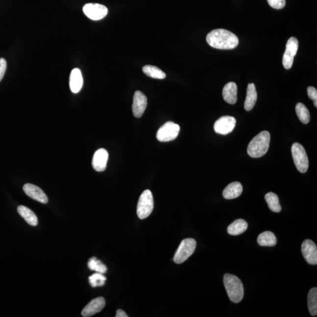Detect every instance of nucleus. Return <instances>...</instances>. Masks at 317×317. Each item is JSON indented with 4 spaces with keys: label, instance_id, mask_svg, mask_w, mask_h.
Listing matches in <instances>:
<instances>
[{
    "label": "nucleus",
    "instance_id": "nucleus-6",
    "mask_svg": "<svg viewBox=\"0 0 317 317\" xmlns=\"http://www.w3.org/2000/svg\"><path fill=\"white\" fill-rule=\"evenodd\" d=\"M291 152L296 167L301 173H306L309 169V161L303 146L300 143H294L292 146Z\"/></svg>",
    "mask_w": 317,
    "mask_h": 317
},
{
    "label": "nucleus",
    "instance_id": "nucleus-31",
    "mask_svg": "<svg viewBox=\"0 0 317 317\" xmlns=\"http://www.w3.org/2000/svg\"><path fill=\"white\" fill-rule=\"evenodd\" d=\"M7 70V62L4 58H0V81L2 79Z\"/></svg>",
    "mask_w": 317,
    "mask_h": 317
},
{
    "label": "nucleus",
    "instance_id": "nucleus-19",
    "mask_svg": "<svg viewBox=\"0 0 317 317\" xmlns=\"http://www.w3.org/2000/svg\"><path fill=\"white\" fill-rule=\"evenodd\" d=\"M257 100V93L255 85L253 83H249L247 89V95L244 103V109L250 111L255 106Z\"/></svg>",
    "mask_w": 317,
    "mask_h": 317
},
{
    "label": "nucleus",
    "instance_id": "nucleus-14",
    "mask_svg": "<svg viewBox=\"0 0 317 317\" xmlns=\"http://www.w3.org/2000/svg\"><path fill=\"white\" fill-rule=\"evenodd\" d=\"M108 157V152L106 149H100L96 151L92 161V166L96 171L103 172L106 169Z\"/></svg>",
    "mask_w": 317,
    "mask_h": 317
},
{
    "label": "nucleus",
    "instance_id": "nucleus-10",
    "mask_svg": "<svg viewBox=\"0 0 317 317\" xmlns=\"http://www.w3.org/2000/svg\"><path fill=\"white\" fill-rule=\"evenodd\" d=\"M236 120L230 116H224L215 122L214 129L218 134H226L231 133L236 127Z\"/></svg>",
    "mask_w": 317,
    "mask_h": 317
},
{
    "label": "nucleus",
    "instance_id": "nucleus-18",
    "mask_svg": "<svg viewBox=\"0 0 317 317\" xmlns=\"http://www.w3.org/2000/svg\"><path fill=\"white\" fill-rule=\"evenodd\" d=\"M243 192V186L238 182H233L227 186L224 189L223 196L226 199L237 198Z\"/></svg>",
    "mask_w": 317,
    "mask_h": 317
},
{
    "label": "nucleus",
    "instance_id": "nucleus-22",
    "mask_svg": "<svg viewBox=\"0 0 317 317\" xmlns=\"http://www.w3.org/2000/svg\"><path fill=\"white\" fill-rule=\"evenodd\" d=\"M257 242L260 246L271 247L277 244V238L273 233L267 231L259 236Z\"/></svg>",
    "mask_w": 317,
    "mask_h": 317
},
{
    "label": "nucleus",
    "instance_id": "nucleus-26",
    "mask_svg": "<svg viewBox=\"0 0 317 317\" xmlns=\"http://www.w3.org/2000/svg\"><path fill=\"white\" fill-rule=\"evenodd\" d=\"M295 112L302 123H309L310 121V112L303 104L300 103L296 105Z\"/></svg>",
    "mask_w": 317,
    "mask_h": 317
},
{
    "label": "nucleus",
    "instance_id": "nucleus-8",
    "mask_svg": "<svg viewBox=\"0 0 317 317\" xmlns=\"http://www.w3.org/2000/svg\"><path fill=\"white\" fill-rule=\"evenodd\" d=\"M83 11L89 19L94 21L103 19L108 13V10L106 6L94 3L85 4L83 6Z\"/></svg>",
    "mask_w": 317,
    "mask_h": 317
},
{
    "label": "nucleus",
    "instance_id": "nucleus-16",
    "mask_svg": "<svg viewBox=\"0 0 317 317\" xmlns=\"http://www.w3.org/2000/svg\"><path fill=\"white\" fill-rule=\"evenodd\" d=\"M83 78L81 71L79 68H75L71 71L70 78L71 91L74 94L79 93L83 86Z\"/></svg>",
    "mask_w": 317,
    "mask_h": 317
},
{
    "label": "nucleus",
    "instance_id": "nucleus-11",
    "mask_svg": "<svg viewBox=\"0 0 317 317\" xmlns=\"http://www.w3.org/2000/svg\"><path fill=\"white\" fill-rule=\"evenodd\" d=\"M301 251L308 263L312 265L317 264V247L312 240H305L302 243Z\"/></svg>",
    "mask_w": 317,
    "mask_h": 317
},
{
    "label": "nucleus",
    "instance_id": "nucleus-24",
    "mask_svg": "<svg viewBox=\"0 0 317 317\" xmlns=\"http://www.w3.org/2000/svg\"><path fill=\"white\" fill-rule=\"evenodd\" d=\"M143 72L146 76L152 79H165L166 74L160 68L153 65H146L143 67Z\"/></svg>",
    "mask_w": 317,
    "mask_h": 317
},
{
    "label": "nucleus",
    "instance_id": "nucleus-9",
    "mask_svg": "<svg viewBox=\"0 0 317 317\" xmlns=\"http://www.w3.org/2000/svg\"><path fill=\"white\" fill-rule=\"evenodd\" d=\"M298 49V41L295 37H291L286 44V49L284 53L283 64L286 70L292 67L293 62Z\"/></svg>",
    "mask_w": 317,
    "mask_h": 317
},
{
    "label": "nucleus",
    "instance_id": "nucleus-1",
    "mask_svg": "<svg viewBox=\"0 0 317 317\" xmlns=\"http://www.w3.org/2000/svg\"><path fill=\"white\" fill-rule=\"evenodd\" d=\"M209 46L219 50H232L238 45L237 35L227 29H214L209 32L206 37Z\"/></svg>",
    "mask_w": 317,
    "mask_h": 317
},
{
    "label": "nucleus",
    "instance_id": "nucleus-27",
    "mask_svg": "<svg viewBox=\"0 0 317 317\" xmlns=\"http://www.w3.org/2000/svg\"><path fill=\"white\" fill-rule=\"evenodd\" d=\"M88 266L90 270L97 272V273L104 274L107 271L106 266L95 257L89 259Z\"/></svg>",
    "mask_w": 317,
    "mask_h": 317
},
{
    "label": "nucleus",
    "instance_id": "nucleus-7",
    "mask_svg": "<svg viewBox=\"0 0 317 317\" xmlns=\"http://www.w3.org/2000/svg\"><path fill=\"white\" fill-rule=\"evenodd\" d=\"M180 127L174 122H167L158 130L157 137L158 141L166 142L171 141L178 137Z\"/></svg>",
    "mask_w": 317,
    "mask_h": 317
},
{
    "label": "nucleus",
    "instance_id": "nucleus-21",
    "mask_svg": "<svg viewBox=\"0 0 317 317\" xmlns=\"http://www.w3.org/2000/svg\"><path fill=\"white\" fill-rule=\"evenodd\" d=\"M18 212L21 216L24 218L29 225L37 226L38 219L37 216L30 209L24 206H19L17 209Z\"/></svg>",
    "mask_w": 317,
    "mask_h": 317
},
{
    "label": "nucleus",
    "instance_id": "nucleus-17",
    "mask_svg": "<svg viewBox=\"0 0 317 317\" xmlns=\"http://www.w3.org/2000/svg\"><path fill=\"white\" fill-rule=\"evenodd\" d=\"M223 97L226 103L235 104L238 100V86L235 82H230L224 86Z\"/></svg>",
    "mask_w": 317,
    "mask_h": 317
},
{
    "label": "nucleus",
    "instance_id": "nucleus-5",
    "mask_svg": "<svg viewBox=\"0 0 317 317\" xmlns=\"http://www.w3.org/2000/svg\"><path fill=\"white\" fill-rule=\"evenodd\" d=\"M196 247V241L193 238L184 239L181 242L175 254L173 260L176 264H181L192 255Z\"/></svg>",
    "mask_w": 317,
    "mask_h": 317
},
{
    "label": "nucleus",
    "instance_id": "nucleus-3",
    "mask_svg": "<svg viewBox=\"0 0 317 317\" xmlns=\"http://www.w3.org/2000/svg\"><path fill=\"white\" fill-rule=\"evenodd\" d=\"M223 282L230 300L233 303H240L244 296V287L241 281L234 275L226 274Z\"/></svg>",
    "mask_w": 317,
    "mask_h": 317
},
{
    "label": "nucleus",
    "instance_id": "nucleus-25",
    "mask_svg": "<svg viewBox=\"0 0 317 317\" xmlns=\"http://www.w3.org/2000/svg\"><path fill=\"white\" fill-rule=\"evenodd\" d=\"M308 307L310 315L315 317L317 315V287L310 290L308 295Z\"/></svg>",
    "mask_w": 317,
    "mask_h": 317
},
{
    "label": "nucleus",
    "instance_id": "nucleus-12",
    "mask_svg": "<svg viewBox=\"0 0 317 317\" xmlns=\"http://www.w3.org/2000/svg\"><path fill=\"white\" fill-rule=\"evenodd\" d=\"M147 104V98L141 91L134 92L132 104L133 115L136 118L141 117L145 111Z\"/></svg>",
    "mask_w": 317,
    "mask_h": 317
},
{
    "label": "nucleus",
    "instance_id": "nucleus-20",
    "mask_svg": "<svg viewBox=\"0 0 317 317\" xmlns=\"http://www.w3.org/2000/svg\"><path fill=\"white\" fill-rule=\"evenodd\" d=\"M248 224L243 219L236 220L227 227V232L232 236H238L246 232Z\"/></svg>",
    "mask_w": 317,
    "mask_h": 317
},
{
    "label": "nucleus",
    "instance_id": "nucleus-30",
    "mask_svg": "<svg viewBox=\"0 0 317 317\" xmlns=\"http://www.w3.org/2000/svg\"><path fill=\"white\" fill-rule=\"evenodd\" d=\"M308 96L311 100L314 101V105L317 107V89L313 86H309L307 88Z\"/></svg>",
    "mask_w": 317,
    "mask_h": 317
},
{
    "label": "nucleus",
    "instance_id": "nucleus-28",
    "mask_svg": "<svg viewBox=\"0 0 317 317\" xmlns=\"http://www.w3.org/2000/svg\"><path fill=\"white\" fill-rule=\"evenodd\" d=\"M106 280V278L100 273H96L89 277V283L92 287L103 286Z\"/></svg>",
    "mask_w": 317,
    "mask_h": 317
},
{
    "label": "nucleus",
    "instance_id": "nucleus-29",
    "mask_svg": "<svg viewBox=\"0 0 317 317\" xmlns=\"http://www.w3.org/2000/svg\"><path fill=\"white\" fill-rule=\"evenodd\" d=\"M267 1L272 8L277 10L283 8L286 5V0H267Z\"/></svg>",
    "mask_w": 317,
    "mask_h": 317
},
{
    "label": "nucleus",
    "instance_id": "nucleus-13",
    "mask_svg": "<svg viewBox=\"0 0 317 317\" xmlns=\"http://www.w3.org/2000/svg\"><path fill=\"white\" fill-rule=\"evenodd\" d=\"M106 300L102 297L96 298L86 305L82 311V316L85 317H91L100 313L106 306Z\"/></svg>",
    "mask_w": 317,
    "mask_h": 317
},
{
    "label": "nucleus",
    "instance_id": "nucleus-23",
    "mask_svg": "<svg viewBox=\"0 0 317 317\" xmlns=\"http://www.w3.org/2000/svg\"><path fill=\"white\" fill-rule=\"evenodd\" d=\"M265 200L271 211L279 213L282 211V206L280 204L279 197L276 194L273 192L266 194Z\"/></svg>",
    "mask_w": 317,
    "mask_h": 317
},
{
    "label": "nucleus",
    "instance_id": "nucleus-32",
    "mask_svg": "<svg viewBox=\"0 0 317 317\" xmlns=\"http://www.w3.org/2000/svg\"><path fill=\"white\" fill-rule=\"evenodd\" d=\"M128 316L123 310L119 309L116 312V317H128Z\"/></svg>",
    "mask_w": 317,
    "mask_h": 317
},
{
    "label": "nucleus",
    "instance_id": "nucleus-2",
    "mask_svg": "<svg viewBox=\"0 0 317 317\" xmlns=\"http://www.w3.org/2000/svg\"><path fill=\"white\" fill-rule=\"evenodd\" d=\"M270 142V134L268 131H262L252 140L247 148L249 156L258 158L267 153Z\"/></svg>",
    "mask_w": 317,
    "mask_h": 317
},
{
    "label": "nucleus",
    "instance_id": "nucleus-15",
    "mask_svg": "<svg viewBox=\"0 0 317 317\" xmlns=\"http://www.w3.org/2000/svg\"><path fill=\"white\" fill-rule=\"evenodd\" d=\"M23 190L26 195L36 201L44 203V204H46L49 201V199L43 190L34 185L26 184L23 186Z\"/></svg>",
    "mask_w": 317,
    "mask_h": 317
},
{
    "label": "nucleus",
    "instance_id": "nucleus-4",
    "mask_svg": "<svg viewBox=\"0 0 317 317\" xmlns=\"http://www.w3.org/2000/svg\"><path fill=\"white\" fill-rule=\"evenodd\" d=\"M154 208L153 195L149 190L143 191L137 203V214L140 219H145L150 216Z\"/></svg>",
    "mask_w": 317,
    "mask_h": 317
}]
</instances>
